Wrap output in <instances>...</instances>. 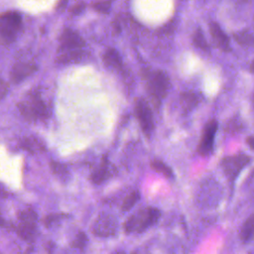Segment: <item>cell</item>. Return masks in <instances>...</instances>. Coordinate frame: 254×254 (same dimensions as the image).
Here are the masks:
<instances>
[{
  "instance_id": "18",
  "label": "cell",
  "mask_w": 254,
  "mask_h": 254,
  "mask_svg": "<svg viewBox=\"0 0 254 254\" xmlns=\"http://www.w3.org/2000/svg\"><path fill=\"white\" fill-rule=\"evenodd\" d=\"M181 102L186 111L191 110L198 103V97L192 92H185L181 96Z\"/></svg>"
},
{
  "instance_id": "19",
  "label": "cell",
  "mask_w": 254,
  "mask_h": 254,
  "mask_svg": "<svg viewBox=\"0 0 254 254\" xmlns=\"http://www.w3.org/2000/svg\"><path fill=\"white\" fill-rule=\"evenodd\" d=\"M234 40L241 46L250 47L254 46V35H252L249 31H240L233 35Z\"/></svg>"
},
{
  "instance_id": "16",
  "label": "cell",
  "mask_w": 254,
  "mask_h": 254,
  "mask_svg": "<svg viewBox=\"0 0 254 254\" xmlns=\"http://www.w3.org/2000/svg\"><path fill=\"white\" fill-rule=\"evenodd\" d=\"M240 237L243 241H248L254 237V213L243 223L240 230Z\"/></svg>"
},
{
  "instance_id": "31",
  "label": "cell",
  "mask_w": 254,
  "mask_h": 254,
  "mask_svg": "<svg viewBox=\"0 0 254 254\" xmlns=\"http://www.w3.org/2000/svg\"><path fill=\"white\" fill-rule=\"evenodd\" d=\"M4 224H5V220L2 218V216H1V214H0V227H1V226H4Z\"/></svg>"
},
{
  "instance_id": "27",
  "label": "cell",
  "mask_w": 254,
  "mask_h": 254,
  "mask_svg": "<svg viewBox=\"0 0 254 254\" xmlns=\"http://www.w3.org/2000/svg\"><path fill=\"white\" fill-rule=\"evenodd\" d=\"M84 7H85V4L83 2H78L76 3L75 5H73L70 9V13L73 14V15H76V14H79L80 12H82L84 10Z\"/></svg>"
},
{
  "instance_id": "23",
  "label": "cell",
  "mask_w": 254,
  "mask_h": 254,
  "mask_svg": "<svg viewBox=\"0 0 254 254\" xmlns=\"http://www.w3.org/2000/svg\"><path fill=\"white\" fill-rule=\"evenodd\" d=\"M111 4L112 2H95L92 4V7L95 11L99 12V13H102V14H106L110 11V8H111Z\"/></svg>"
},
{
  "instance_id": "2",
  "label": "cell",
  "mask_w": 254,
  "mask_h": 254,
  "mask_svg": "<svg viewBox=\"0 0 254 254\" xmlns=\"http://www.w3.org/2000/svg\"><path fill=\"white\" fill-rule=\"evenodd\" d=\"M20 113L29 121L44 120L48 117L49 110L38 91L27 93L19 102Z\"/></svg>"
},
{
  "instance_id": "26",
  "label": "cell",
  "mask_w": 254,
  "mask_h": 254,
  "mask_svg": "<svg viewBox=\"0 0 254 254\" xmlns=\"http://www.w3.org/2000/svg\"><path fill=\"white\" fill-rule=\"evenodd\" d=\"M64 215L63 214H51V215H48L46 218H45V224L49 227L51 225H53L55 222L59 221L62 217H64Z\"/></svg>"
},
{
  "instance_id": "20",
  "label": "cell",
  "mask_w": 254,
  "mask_h": 254,
  "mask_svg": "<svg viewBox=\"0 0 254 254\" xmlns=\"http://www.w3.org/2000/svg\"><path fill=\"white\" fill-rule=\"evenodd\" d=\"M151 168L154 171H156L157 173H160V174L164 175L168 179H172L174 177L172 169L168 165H166L164 162H162L160 160L152 161L151 162Z\"/></svg>"
},
{
  "instance_id": "29",
  "label": "cell",
  "mask_w": 254,
  "mask_h": 254,
  "mask_svg": "<svg viewBox=\"0 0 254 254\" xmlns=\"http://www.w3.org/2000/svg\"><path fill=\"white\" fill-rule=\"evenodd\" d=\"M246 142H247L248 146H249L252 150H254V136H249V137L247 138Z\"/></svg>"
},
{
  "instance_id": "13",
  "label": "cell",
  "mask_w": 254,
  "mask_h": 254,
  "mask_svg": "<svg viewBox=\"0 0 254 254\" xmlns=\"http://www.w3.org/2000/svg\"><path fill=\"white\" fill-rule=\"evenodd\" d=\"M21 148L25 149L26 151L30 153H39V152H45L46 147L45 143L37 136H27L22 139L20 142Z\"/></svg>"
},
{
  "instance_id": "12",
  "label": "cell",
  "mask_w": 254,
  "mask_h": 254,
  "mask_svg": "<svg viewBox=\"0 0 254 254\" xmlns=\"http://www.w3.org/2000/svg\"><path fill=\"white\" fill-rule=\"evenodd\" d=\"M209 33L211 35L212 40L214 41L215 45L223 52H229L230 51V44L229 39L226 36V34L221 30L219 25L217 23H210L209 25Z\"/></svg>"
},
{
  "instance_id": "32",
  "label": "cell",
  "mask_w": 254,
  "mask_h": 254,
  "mask_svg": "<svg viewBox=\"0 0 254 254\" xmlns=\"http://www.w3.org/2000/svg\"><path fill=\"white\" fill-rule=\"evenodd\" d=\"M250 70H251L252 72H254V60L252 61L251 64H250Z\"/></svg>"
},
{
  "instance_id": "17",
  "label": "cell",
  "mask_w": 254,
  "mask_h": 254,
  "mask_svg": "<svg viewBox=\"0 0 254 254\" xmlns=\"http://www.w3.org/2000/svg\"><path fill=\"white\" fill-rule=\"evenodd\" d=\"M50 167H51V171L54 173V175L57 176L61 181H64V182L67 181L69 173H68L66 166H64L59 162L52 161L50 163Z\"/></svg>"
},
{
  "instance_id": "33",
  "label": "cell",
  "mask_w": 254,
  "mask_h": 254,
  "mask_svg": "<svg viewBox=\"0 0 254 254\" xmlns=\"http://www.w3.org/2000/svg\"><path fill=\"white\" fill-rule=\"evenodd\" d=\"M253 106H254V96H253Z\"/></svg>"
},
{
  "instance_id": "22",
  "label": "cell",
  "mask_w": 254,
  "mask_h": 254,
  "mask_svg": "<svg viewBox=\"0 0 254 254\" xmlns=\"http://www.w3.org/2000/svg\"><path fill=\"white\" fill-rule=\"evenodd\" d=\"M140 199V193L139 191L137 190H134L132 192H130L123 200V203H122V206H121V209L123 211H128L130 210L136 203L137 201Z\"/></svg>"
},
{
  "instance_id": "10",
  "label": "cell",
  "mask_w": 254,
  "mask_h": 254,
  "mask_svg": "<svg viewBox=\"0 0 254 254\" xmlns=\"http://www.w3.org/2000/svg\"><path fill=\"white\" fill-rule=\"evenodd\" d=\"M218 128V123L216 120H210L203 127L201 138L197 147V151L201 156H208L213 150V143L215 133Z\"/></svg>"
},
{
  "instance_id": "1",
  "label": "cell",
  "mask_w": 254,
  "mask_h": 254,
  "mask_svg": "<svg viewBox=\"0 0 254 254\" xmlns=\"http://www.w3.org/2000/svg\"><path fill=\"white\" fill-rule=\"evenodd\" d=\"M84 47L83 39L73 30L65 29L60 37L57 61L62 64L75 62L80 58Z\"/></svg>"
},
{
  "instance_id": "15",
  "label": "cell",
  "mask_w": 254,
  "mask_h": 254,
  "mask_svg": "<svg viewBox=\"0 0 254 254\" xmlns=\"http://www.w3.org/2000/svg\"><path fill=\"white\" fill-rule=\"evenodd\" d=\"M102 60L104 64L110 68L118 69V68H121L122 66L121 57L119 53L113 48H109L104 52Z\"/></svg>"
},
{
  "instance_id": "3",
  "label": "cell",
  "mask_w": 254,
  "mask_h": 254,
  "mask_svg": "<svg viewBox=\"0 0 254 254\" xmlns=\"http://www.w3.org/2000/svg\"><path fill=\"white\" fill-rule=\"evenodd\" d=\"M161 212L155 207H145L130 215L124 223V230L127 233H141L154 225L160 218Z\"/></svg>"
},
{
  "instance_id": "6",
  "label": "cell",
  "mask_w": 254,
  "mask_h": 254,
  "mask_svg": "<svg viewBox=\"0 0 254 254\" xmlns=\"http://www.w3.org/2000/svg\"><path fill=\"white\" fill-rule=\"evenodd\" d=\"M37 229V214L31 208H25L18 213V225L16 227L19 236L27 241L34 239Z\"/></svg>"
},
{
  "instance_id": "24",
  "label": "cell",
  "mask_w": 254,
  "mask_h": 254,
  "mask_svg": "<svg viewBox=\"0 0 254 254\" xmlns=\"http://www.w3.org/2000/svg\"><path fill=\"white\" fill-rule=\"evenodd\" d=\"M86 242H87V238H86L85 233L79 232V233L76 235V237H75V239H74V241H73V243H72V246L75 247V248L82 249V248L85 246Z\"/></svg>"
},
{
  "instance_id": "30",
  "label": "cell",
  "mask_w": 254,
  "mask_h": 254,
  "mask_svg": "<svg viewBox=\"0 0 254 254\" xmlns=\"http://www.w3.org/2000/svg\"><path fill=\"white\" fill-rule=\"evenodd\" d=\"M0 196H2V197L7 196V191H6L5 188L3 186H1V185H0Z\"/></svg>"
},
{
  "instance_id": "4",
  "label": "cell",
  "mask_w": 254,
  "mask_h": 254,
  "mask_svg": "<svg viewBox=\"0 0 254 254\" xmlns=\"http://www.w3.org/2000/svg\"><path fill=\"white\" fill-rule=\"evenodd\" d=\"M22 27V17L16 11H8L0 15V41L3 44L14 42Z\"/></svg>"
},
{
  "instance_id": "14",
  "label": "cell",
  "mask_w": 254,
  "mask_h": 254,
  "mask_svg": "<svg viewBox=\"0 0 254 254\" xmlns=\"http://www.w3.org/2000/svg\"><path fill=\"white\" fill-rule=\"evenodd\" d=\"M110 176V171H109V163L108 160L103 157L100 165L93 171L91 174V181L94 184H102L104 181H106Z\"/></svg>"
},
{
  "instance_id": "8",
  "label": "cell",
  "mask_w": 254,
  "mask_h": 254,
  "mask_svg": "<svg viewBox=\"0 0 254 254\" xmlns=\"http://www.w3.org/2000/svg\"><path fill=\"white\" fill-rule=\"evenodd\" d=\"M118 222L114 215L106 212L100 213L93 222L92 232L95 236L111 237L117 232Z\"/></svg>"
},
{
  "instance_id": "5",
  "label": "cell",
  "mask_w": 254,
  "mask_h": 254,
  "mask_svg": "<svg viewBox=\"0 0 254 254\" xmlns=\"http://www.w3.org/2000/svg\"><path fill=\"white\" fill-rule=\"evenodd\" d=\"M171 83L163 70H154L147 75V89L156 104H159L168 94Z\"/></svg>"
},
{
  "instance_id": "25",
  "label": "cell",
  "mask_w": 254,
  "mask_h": 254,
  "mask_svg": "<svg viewBox=\"0 0 254 254\" xmlns=\"http://www.w3.org/2000/svg\"><path fill=\"white\" fill-rule=\"evenodd\" d=\"M241 128H242V125L240 124V121L239 120H233V119L229 120V122L225 126V130L229 133L230 132H237Z\"/></svg>"
},
{
  "instance_id": "21",
  "label": "cell",
  "mask_w": 254,
  "mask_h": 254,
  "mask_svg": "<svg viewBox=\"0 0 254 254\" xmlns=\"http://www.w3.org/2000/svg\"><path fill=\"white\" fill-rule=\"evenodd\" d=\"M192 43H193V45L196 48H198V49H200V50H202L204 52H208L209 51V46H208L207 42L205 41V38H204V36H203V34H202L200 29H197L194 32V34L192 36Z\"/></svg>"
},
{
  "instance_id": "11",
  "label": "cell",
  "mask_w": 254,
  "mask_h": 254,
  "mask_svg": "<svg viewBox=\"0 0 254 254\" xmlns=\"http://www.w3.org/2000/svg\"><path fill=\"white\" fill-rule=\"evenodd\" d=\"M37 70V66L31 63H17L13 65L10 77L14 83H19Z\"/></svg>"
},
{
  "instance_id": "7",
  "label": "cell",
  "mask_w": 254,
  "mask_h": 254,
  "mask_svg": "<svg viewBox=\"0 0 254 254\" xmlns=\"http://www.w3.org/2000/svg\"><path fill=\"white\" fill-rule=\"evenodd\" d=\"M251 161V158L245 154H238L234 156L225 157L221 160V169L228 181L233 183L239 173L246 167Z\"/></svg>"
},
{
  "instance_id": "28",
  "label": "cell",
  "mask_w": 254,
  "mask_h": 254,
  "mask_svg": "<svg viewBox=\"0 0 254 254\" xmlns=\"http://www.w3.org/2000/svg\"><path fill=\"white\" fill-rule=\"evenodd\" d=\"M8 91V85L7 83L0 78V99L3 98Z\"/></svg>"
},
{
  "instance_id": "9",
  "label": "cell",
  "mask_w": 254,
  "mask_h": 254,
  "mask_svg": "<svg viewBox=\"0 0 254 254\" xmlns=\"http://www.w3.org/2000/svg\"><path fill=\"white\" fill-rule=\"evenodd\" d=\"M135 114L143 133L150 137L154 130V120L151 108L146 100L139 98L135 102Z\"/></svg>"
}]
</instances>
